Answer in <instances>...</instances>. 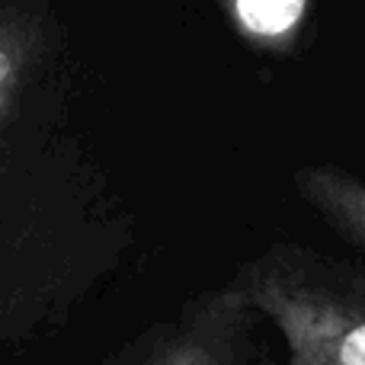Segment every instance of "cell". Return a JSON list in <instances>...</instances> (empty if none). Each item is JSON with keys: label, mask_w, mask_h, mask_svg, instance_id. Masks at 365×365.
<instances>
[{"label": "cell", "mask_w": 365, "mask_h": 365, "mask_svg": "<svg viewBox=\"0 0 365 365\" xmlns=\"http://www.w3.org/2000/svg\"><path fill=\"white\" fill-rule=\"evenodd\" d=\"M71 74L0 135V365L71 317L125 259L132 215L68 122Z\"/></svg>", "instance_id": "1"}, {"label": "cell", "mask_w": 365, "mask_h": 365, "mask_svg": "<svg viewBox=\"0 0 365 365\" xmlns=\"http://www.w3.org/2000/svg\"><path fill=\"white\" fill-rule=\"evenodd\" d=\"M285 356L269 365H365V266L276 244L237 272Z\"/></svg>", "instance_id": "2"}, {"label": "cell", "mask_w": 365, "mask_h": 365, "mask_svg": "<svg viewBox=\"0 0 365 365\" xmlns=\"http://www.w3.org/2000/svg\"><path fill=\"white\" fill-rule=\"evenodd\" d=\"M259 321L231 279L192 298L173 321L148 330L106 365H269L257 349Z\"/></svg>", "instance_id": "3"}, {"label": "cell", "mask_w": 365, "mask_h": 365, "mask_svg": "<svg viewBox=\"0 0 365 365\" xmlns=\"http://www.w3.org/2000/svg\"><path fill=\"white\" fill-rule=\"evenodd\" d=\"M68 71L64 26L45 0H0V135Z\"/></svg>", "instance_id": "4"}, {"label": "cell", "mask_w": 365, "mask_h": 365, "mask_svg": "<svg viewBox=\"0 0 365 365\" xmlns=\"http://www.w3.org/2000/svg\"><path fill=\"white\" fill-rule=\"evenodd\" d=\"M231 32L269 58H289L308 32L314 0H215Z\"/></svg>", "instance_id": "5"}, {"label": "cell", "mask_w": 365, "mask_h": 365, "mask_svg": "<svg viewBox=\"0 0 365 365\" xmlns=\"http://www.w3.org/2000/svg\"><path fill=\"white\" fill-rule=\"evenodd\" d=\"M295 189L343 240L365 250V177L336 167H304Z\"/></svg>", "instance_id": "6"}]
</instances>
